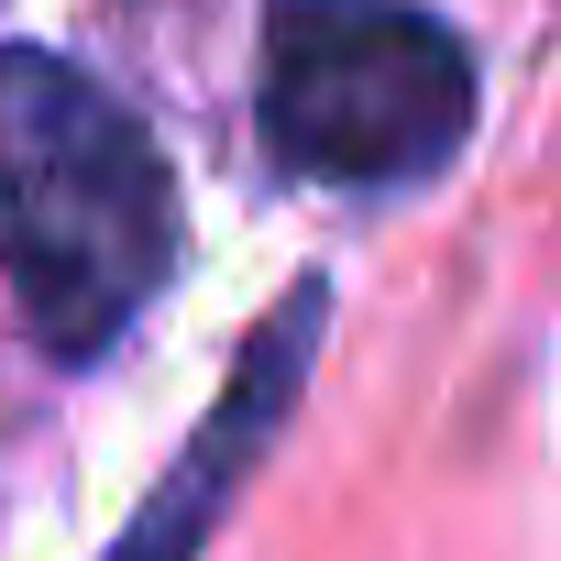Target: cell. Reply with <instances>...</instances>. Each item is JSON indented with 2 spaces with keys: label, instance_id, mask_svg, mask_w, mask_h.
<instances>
[{
  "label": "cell",
  "instance_id": "obj_2",
  "mask_svg": "<svg viewBox=\"0 0 561 561\" xmlns=\"http://www.w3.org/2000/svg\"><path fill=\"white\" fill-rule=\"evenodd\" d=\"M253 122L320 187H408L473 133V56L419 0H275Z\"/></svg>",
  "mask_w": 561,
  "mask_h": 561
},
{
  "label": "cell",
  "instance_id": "obj_1",
  "mask_svg": "<svg viewBox=\"0 0 561 561\" xmlns=\"http://www.w3.org/2000/svg\"><path fill=\"white\" fill-rule=\"evenodd\" d=\"M176 176L154 133L67 56L0 45V275L56 364H100L176 275Z\"/></svg>",
  "mask_w": 561,
  "mask_h": 561
},
{
  "label": "cell",
  "instance_id": "obj_3",
  "mask_svg": "<svg viewBox=\"0 0 561 561\" xmlns=\"http://www.w3.org/2000/svg\"><path fill=\"white\" fill-rule=\"evenodd\" d=\"M320 309H331V287H298V298H275V309H264V331L242 342V364H231V386H220L209 430L176 451V473L144 495V517H133V539H122L111 561H198V539L220 528L231 484L264 462V440L287 430V408H298V386H309Z\"/></svg>",
  "mask_w": 561,
  "mask_h": 561
}]
</instances>
